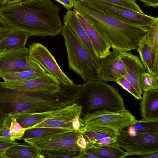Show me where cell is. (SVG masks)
Returning a JSON list of instances; mask_svg holds the SVG:
<instances>
[{
    "label": "cell",
    "instance_id": "cell-1",
    "mask_svg": "<svg viewBox=\"0 0 158 158\" xmlns=\"http://www.w3.org/2000/svg\"><path fill=\"white\" fill-rule=\"evenodd\" d=\"M60 8L51 0H24L2 6L0 16L7 25L31 36L54 37L60 33Z\"/></svg>",
    "mask_w": 158,
    "mask_h": 158
},
{
    "label": "cell",
    "instance_id": "cell-2",
    "mask_svg": "<svg viewBox=\"0 0 158 158\" xmlns=\"http://www.w3.org/2000/svg\"><path fill=\"white\" fill-rule=\"evenodd\" d=\"M73 8L112 48L122 52L136 49L149 30L120 21L83 1L74 0Z\"/></svg>",
    "mask_w": 158,
    "mask_h": 158
},
{
    "label": "cell",
    "instance_id": "cell-3",
    "mask_svg": "<svg viewBox=\"0 0 158 158\" xmlns=\"http://www.w3.org/2000/svg\"><path fill=\"white\" fill-rule=\"evenodd\" d=\"M78 103L82 115L97 112H119L126 109L123 99L117 89L103 81L85 82Z\"/></svg>",
    "mask_w": 158,
    "mask_h": 158
},
{
    "label": "cell",
    "instance_id": "cell-4",
    "mask_svg": "<svg viewBox=\"0 0 158 158\" xmlns=\"http://www.w3.org/2000/svg\"><path fill=\"white\" fill-rule=\"evenodd\" d=\"M60 34L64 39L69 69L78 74L85 83L103 81L99 74L98 65L78 36L64 24Z\"/></svg>",
    "mask_w": 158,
    "mask_h": 158
},
{
    "label": "cell",
    "instance_id": "cell-5",
    "mask_svg": "<svg viewBox=\"0 0 158 158\" xmlns=\"http://www.w3.org/2000/svg\"><path fill=\"white\" fill-rule=\"evenodd\" d=\"M84 1L98 10L120 21L149 29L158 18L133 11L105 0H75Z\"/></svg>",
    "mask_w": 158,
    "mask_h": 158
},
{
    "label": "cell",
    "instance_id": "cell-6",
    "mask_svg": "<svg viewBox=\"0 0 158 158\" xmlns=\"http://www.w3.org/2000/svg\"><path fill=\"white\" fill-rule=\"evenodd\" d=\"M116 144L125 149L128 156L148 155L158 152V133L131 136L123 129L119 131Z\"/></svg>",
    "mask_w": 158,
    "mask_h": 158
},
{
    "label": "cell",
    "instance_id": "cell-7",
    "mask_svg": "<svg viewBox=\"0 0 158 158\" xmlns=\"http://www.w3.org/2000/svg\"><path fill=\"white\" fill-rule=\"evenodd\" d=\"M81 134L79 130H74L49 136L30 138L23 141L39 150L77 152L82 153L83 150L77 143Z\"/></svg>",
    "mask_w": 158,
    "mask_h": 158
},
{
    "label": "cell",
    "instance_id": "cell-8",
    "mask_svg": "<svg viewBox=\"0 0 158 158\" xmlns=\"http://www.w3.org/2000/svg\"><path fill=\"white\" fill-rule=\"evenodd\" d=\"M83 116L84 125L104 127L119 131L131 126L136 120L127 109L119 112L87 113Z\"/></svg>",
    "mask_w": 158,
    "mask_h": 158
},
{
    "label": "cell",
    "instance_id": "cell-9",
    "mask_svg": "<svg viewBox=\"0 0 158 158\" xmlns=\"http://www.w3.org/2000/svg\"><path fill=\"white\" fill-rule=\"evenodd\" d=\"M26 46L0 53V73L44 69L32 60Z\"/></svg>",
    "mask_w": 158,
    "mask_h": 158
},
{
    "label": "cell",
    "instance_id": "cell-10",
    "mask_svg": "<svg viewBox=\"0 0 158 158\" xmlns=\"http://www.w3.org/2000/svg\"><path fill=\"white\" fill-rule=\"evenodd\" d=\"M30 58L48 73L68 85L74 84L59 67L54 56L47 48L39 42H33L29 46Z\"/></svg>",
    "mask_w": 158,
    "mask_h": 158
},
{
    "label": "cell",
    "instance_id": "cell-11",
    "mask_svg": "<svg viewBox=\"0 0 158 158\" xmlns=\"http://www.w3.org/2000/svg\"><path fill=\"white\" fill-rule=\"evenodd\" d=\"M3 82L9 87L18 89L49 93L60 90L65 84L48 73L28 80L4 81Z\"/></svg>",
    "mask_w": 158,
    "mask_h": 158
},
{
    "label": "cell",
    "instance_id": "cell-12",
    "mask_svg": "<svg viewBox=\"0 0 158 158\" xmlns=\"http://www.w3.org/2000/svg\"><path fill=\"white\" fill-rule=\"evenodd\" d=\"M121 52L113 48L109 54L100 59L98 73L103 81L116 82L125 77V67L120 57Z\"/></svg>",
    "mask_w": 158,
    "mask_h": 158
},
{
    "label": "cell",
    "instance_id": "cell-13",
    "mask_svg": "<svg viewBox=\"0 0 158 158\" xmlns=\"http://www.w3.org/2000/svg\"><path fill=\"white\" fill-rule=\"evenodd\" d=\"M79 131L87 143L96 146L116 145V138L119 131L104 127L84 125Z\"/></svg>",
    "mask_w": 158,
    "mask_h": 158
},
{
    "label": "cell",
    "instance_id": "cell-14",
    "mask_svg": "<svg viewBox=\"0 0 158 158\" xmlns=\"http://www.w3.org/2000/svg\"><path fill=\"white\" fill-rule=\"evenodd\" d=\"M120 57L125 69L124 77L133 85L139 94L143 93L141 87L142 75L146 71L139 57L127 52H121Z\"/></svg>",
    "mask_w": 158,
    "mask_h": 158
},
{
    "label": "cell",
    "instance_id": "cell-15",
    "mask_svg": "<svg viewBox=\"0 0 158 158\" xmlns=\"http://www.w3.org/2000/svg\"><path fill=\"white\" fill-rule=\"evenodd\" d=\"M30 35L5 24L0 26V53L26 46Z\"/></svg>",
    "mask_w": 158,
    "mask_h": 158
},
{
    "label": "cell",
    "instance_id": "cell-16",
    "mask_svg": "<svg viewBox=\"0 0 158 158\" xmlns=\"http://www.w3.org/2000/svg\"><path fill=\"white\" fill-rule=\"evenodd\" d=\"M73 10L91 41L97 56L100 59L109 54L111 46L99 36L78 11L74 9Z\"/></svg>",
    "mask_w": 158,
    "mask_h": 158
},
{
    "label": "cell",
    "instance_id": "cell-17",
    "mask_svg": "<svg viewBox=\"0 0 158 158\" xmlns=\"http://www.w3.org/2000/svg\"><path fill=\"white\" fill-rule=\"evenodd\" d=\"M63 23L78 36L94 58L99 66L100 59L97 56L91 41L73 10H68L63 16Z\"/></svg>",
    "mask_w": 158,
    "mask_h": 158
},
{
    "label": "cell",
    "instance_id": "cell-18",
    "mask_svg": "<svg viewBox=\"0 0 158 158\" xmlns=\"http://www.w3.org/2000/svg\"><path fill=\"white\" fill-rule=\"evenodd\" d=\"M140 103L141 120H158V89L143 91Z\"/></svg>",
    "mask_w": 158,
    "mask_h": 158
},
{
    "label": "cell",
    "instance_id": "cell-19",
    "mask_svg": "<svg viewBox=\"0 0 158 158\" xmlns=\"http://www.w3.org/2000/svg\"><path fill=\"white\" fill-rule=\"evenodd\" d=\"M136 49L147 72L158 77V52L152 49L144 37Z\"/></svg>",
    "mask_w": 158,
    "mask_h": 158
},
{
    "label": "cell",
    "instance_id": "cell-20",
    "mask_svg": "<svg viewBox=\"0 0 158 158\" xmlns=\"http://www.w3.org/2000/svg\"><path fill=\"white\" fill-rule=\"evenodd\" d=\"M84 150L97 158H124L128 156L126 151L123 150L117 145L96 146L87 143Z\"/></svg>",
    "mask_w": 158,
    "mask_h": 158
},
{
    "label": "cell",
    "instance_id": "cell-21",
    "mask_svg": "<svg viewBox=\"0 0 158 158\" xmlns=\"http://www.w3.org/2000/svg\"><path fill=\"white\" fill-rule=\"evenodd\" d=\"M7 158H44L36 147L29 144H15L5 152Z\"/></svg>",
    "mask_w": 158,
    "mask_h": 158
},
{
    "label": "cell",
    "instance_id": "cell-22",
    "mask_svg": "<svg viewBox=\"0 0 158 158\" xmlns=\"http://www.w3.org/2000/svg\"><path fill=\"white\" fill-rule=\"evenodd\" d=\"M55 110L34 113L23 112L19 114L15 118L17 121L26 130L47 119Z\"/></svg>",
    "mask_w": 158,
    "mask_h": 158
},
{
    "label": "cell",
    "instance_id": "cell-23",
    "mask_svg": "<svg viewBox=\"0 0 158 158\" xmlns=\"http://www.w3.org/2000/svg\"><path fill=\"white\" fill-rule=\"evenodd\" d=\"M47 73L44 69H32L13 73H0L4 81H25L33 79Z\"/></svg>",
    "mask_w": 158,
    "mask_h": 158
},
{
    "label": "cell",
    "instance_id": "cell-24",
    "mask_svg": "<svg viewBox=\"0 0 158 158\" xmlns=\"http://www.w3.org/2000/svg\"><path fill=\"white\" fill-rule=\"evenodd\" d=\"M129 127L130 129L128 131L130 133L145 134L158 133V120H136Z\"/></svg>",
    "mask_w": 158,
    "mask_h": 158
},
{
    "label": "cell",
    "instance_id": "cell-25",
    "mask_svg": "<svg viewBox=\"0 0 158 158\" xmlns=\"http://www.w3.org/2000/svg\"><path fill=\"white\" fill-rule=\"evenodd\" d=\"M71 131H73L63 128H37L28 129L25 131L23 136L19 140H23L30 138L49 136Z\"/></svg>",
    "mask_w": 158,
    "mask_h": 158
},
{
    "label": "cell",
    "instance_id": "cell-26",
    "mask_svg": "<svg viewBox=\"0 0 158 158\" xmlns=\"http://www.w3.org/2000/svg\"><path fill=\"white\" fill-rule=\"evenodd\" d=\"M13 118L11 114H6L2 123L0 127V139L10 142H15L10 130Z\"/></svg>",
    "mask_w": 158,
    "mask_h": 158
},
{
    "label": "cell",
    "instance_id": "cell-27",
    "mask_svg": "<svg viewBox=\"0 0 158 158\" xmlns=\"http://www.w3.org/2000/svg\"><path fill=\"white\" fill-rule=\"evenodd\" d=\"M141 87L143 92L158 89V77L145 72L142 76Z\"/></svg>",
    "mask_w": 158,
    "mask_h": 158
},
{
    "label": "cell",
    "instance_id": "cell-28",
    "mask_svg": "<svg viewBox=\"0 0 158 158\" xmlns=\"http://www.w3.org/2000/svg\"><path fill=\"white\" fill-rule=\"evenodd\" d=\"M144 38L152 49L158 52V22L154 24L146 32Z\"/></svg>",
    "mask_w": 158,
    "mask_h": 158
},
{
    "label": "cell",
    "instance_id": "cell-29",
    "mask_svg": "<svg viewBox=\"0 0 158 158\" xmlns=\"http://www.w3.org/2000/svg\"><path fill=\"white\" fill-rule=\"evenodd\" d=\"M39 150L44 158H81L82 154L77 152H60L44 150Z\"/></svg>",
    "mask_w": 158,
    "mask_h": 158
},
{
    "label": "cell",
    "instance_id": "cell-30",
    "mask_svg": "<svg viewBox=\"0 0 158 158\" xmlns=\"http://www.w3.org/2000/svg\"><path fill=\"white\" fill-rule=\"evenodd\" d=\"M120 6L133 11L144 14L141 8L135 0H105Z\"/></svg>",
    "mask_w": 158,
    "mask_h": 158
},
{
    "label": "cell",
    "instance_id": "cell-31",
    "mask_svg": "<svg viewBox=\"0 0 158 158\" xmlns=\"http://www.w3.org/2000/svg\"><path fill=\"white\" fill-rule=\"evenodd\" d=\"M10 130L13 135L14 139H19L23 136L26 130L17 121L16 118L13 117L10 127Z\"/></svg>",
    "mask_w": 158,
    "mask_h": 158
},
{
    "label": "cell",
    "instance_id": "cell-32",
    "mask_svg": "<svg viewBox=\"0 0 158 158\" xmlns=\"http://www.w3.org/2000/svg\"><path fill=\"white\" fill-rule=\"evenodd\" d=\"M116 82L132 95L135 99L140 100L141 99V96L139 94L133 85L124 77H122L119 78Z\"/></svg>",
    "mask_w": 158,
    "mask_h": 158
},
{
    "label": "cell",
    "instance_id": "cell-33",
    "mask_svg": "<svg viewBox=\"0 0 158 158\" xmlns=\"http://www.w3.org/2000/svg\"><path fill=\"white\" fill-rule=\"evenodd\" d=\"M82 113H79L77 114L72 121V125L75 130H79L80 128L84 125V121L82 119L80 118Z\"/></svg>",
    "mask_w": 158,
    "mask_h": 158
},
{
    "label": "cell",
    "instance_id": "cell-34",
    "mask_svg": "<svg viewBox=\"0 0 158 158\" xmlns=\"http://www.w3.org/2000/svg\"><path fill=\"white\" fill-rule=\"evenodd\" d=\"M61 4L67 10H71L74 6V0H54Z\"/></svg>",
    "mask_w": 158,
    "mask_h": 158
},
{
    "label": "cell",
    "instance_id": "cell-35",
    "mask_svg": "<svg viewBox=\"0 0 158 158\" xmlns=\"http://www.w3.org/2000/svg\"><path fill=\"white\" fill-rule=\"evenodd\" d=\"M78 146L82 149L84 150L87 145V142L83 135L81 134L77 142Z\"/></svg>",
    "mask_w": 158,
    "mask_h": 158
},
{
    "label": "cell",
    "instance_id": "cell-36",
    "mask_svg": "<svg viewBox=\"0 0 158 158\" xmlns=\"http://www.w3.org/2000/svg\"><path fill=\"white\" fill-rule=\"evenodd\" d=\"M17 142H10L0 139V150L7 149L11 147L18 144Z\"/></svg>",
    "mask_w": 158,
    "mask_h": 158
},
{
    "label": "cell",
    "instance_id": "cell-37",
    "mask_svg": "<svg viewBox=\"0 0 158 158\" xmlns=\"http://www.w3.org/2000/svg\"><path fill=\"white\" fill-rule=\"evenodd\" d=\"M142 2L146 6L156 8L158 6V0H138Z\"/></svg>",
    "mask_w": 158,
    "mask_h": 158
},
{
    "label": "cell",
    "instance_id": "cell-38",
    "mask_svg": "<svg viewBox=\"0 0 158 158\" xmlns=\"http://www.w3.org/2000/svg\"><path fill=\"white\" fill-rule=\"evenodd\" d=\"M97 158L96 157L88 153L85 152L84 150L82 152L81 158Z\"/></svg>",
    "mask_w": 158,
    "mask_h": 158
},
{
    "label": "cell",
    "instance_id": "cell-39",
    "mask_svg": "<svg viewBox=\"0 0 158 158\" xmlns=\"http://www.w3.org/2000/svg\"><path fill=\"white\" fill-rule=\"evenodd\" d=\"M141 157L147 158H158V152L144 156Z\"/></svg>",
    "mask_w": 158,
    "mask_h": 158
},
{
    "label": "cell",
    "instance_id": "cell-40",
    "mask_svg": "<svg viewBox=\"0 0 158 158\" xmlns=\"http://www.w3.org/2000/svg\"><path fill=\"white\" fill-rule=\"evenodd\" d=\"M7 149H3L0 150V158H7L5 153Z\"/></svg>",
    "mask_w": 158,
    "mask_h": 158
},
{
    "label": "cell",
    "instance_id": "cell-41",
    "mask_svg": "<svg viewBox=\"0 0 158 158\" xmlns=\"http://www.w3.org/2000/svg\"><path fill=\"white\" fill-rule=\"evenodd\" d=\"M24 0H7V4H10L20 2Z\"/></svg>",
    "mask_w": 158,
    "mask_h": 158
},
{
    "label": "cell",
    "instance_id": "cell-42",
    "mask_svg": "<svg viewBox=\"0 0 158 158\" xmlns=\"http://www.w3.org/2000/svg\"><path fill=\"white\" fill-rule=\"evenodd\" d=\"M6 114L0 112V127L2 125Z\"/></svg>",
    "mask_w": 158,
    "mask_h": 158
},
{
    "label": "cell",
    "instance_id": "cell-43",
    "mask_svg": "<svg viewBox=\"0 0 158 158\" xmlns=\"http://www.w3.org/2000/svg\"><path fill=\"white\" fill-rule=\"evenodd\" d=\"M5 24H6V23L0 16V26Z\"/></svg>",
    "mask_w": 158,
    "mask_h": 158
},
{
    "label": "cell",
    "instance_id": "cell-44",
    "mask_svg": "<svg viewBox=\"0 0 158 158\" xmlns=\"http://www.w3.org/2000/svg\"><path fill=\"white\" fill-rule=\"evenodd\" d=\"M1 2L2 6L5 5L6 4L7 0H0Z\"/></svg>",
    "mask_w": 158,
    "mask_h": 158
},
{
    "label": "cell",
    "instance_id": "cell-45",
    "mask_svg": "<svg viewBox=\"0 0 158 158\" xmlns=\"http://www.w3.org/2000/svg\"><path fill=\"white\" fill-rule=\"evenodd\" d=\"M1 6H2V4H1V1L0 0V8L1 7Z\"/></svg>",
    "mask_w": 158,
    "mask_h": 158
}]
</instances>
